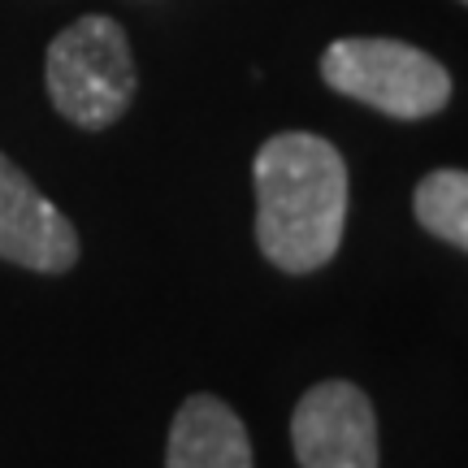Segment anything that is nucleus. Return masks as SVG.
<instances>
[{"mask_svg": "<svg viewBox=\"0 0 468 468\" xmlns=\"http://www.w3.org/2000/svg\"><path fill=\"white\" fill-rule=\"evenodd\" d=\"M44 83L52 109L66 122H74L79 131H109L131 109L139 87L126 31L104 14L69 22L48 44Z\"/></svg>", "mask_w": 468, "mask_h": 468, "instance_id": "obj_2", "label": "nucleus"}, {"mask_svg": "<svg viewBox=\"0 0 468 468\" xmlns=\"http://www.w3.org/2000/svg\"><path fill=\"white\" fill-rule=\"evenodd\" d=\"M300 468H378V417L360 386L317 382L291 417Z\"/></svg>", "mask_w": 468, "mask_h": 468, "instance_id": "obj_4", "label": "nucleus"}, {"mask_svg": "<svg viewBox=\"0 0 468 468\" xmlns=\"http://www.w3.org/2000/svg\"><path fill=\"white\" fill-rule=\"evenodd\" d=\"M256 178V243L282 273H313L335 261L347 221L343 152L308 131H286L261 144Z\"/></svg>", "mask_w": 468, "mask_h": 468, "instance_id": "obj_1", "label": "nucleus"}, {"mask_svg": "<svg viewBox=\"0 0 468 468\" xmlns=\"http://www.w3.org/2000/svg\"><path fill=\"white\" fill-rule=\"evenodd\" d=\"M464 5H468V0H464Z\"/></svg>", "mask_w": 468, "mask_h": 468, "instance_id": "obj_8", "label": "nucleus"}, {"mask_svg": "<svg viewBox=\"0 0 468 468\" xmlns=\"http://www.w3.org/2000/svg\"><path fill=\"white\" fill-rule=\"evenodd\" d=\"M79 230L22 169L0 152V261L31 273L79 265Z\"/></svg>", "mask_w": 468, "mask_h": 468, "instance_id": "obj_5", "label": "nucleus"}, {"mask_svg": "<svg viewBox=\"0 0 468 468\" xmlns=\"http://www.w3.org/2000/svg\"><path fill=\"white\" fill-rule=\"evenodd\" d=\"M165 468H251L248 425L218 395H191L169 425Z\"/></svg>", "mask_w": 468, "mask_h": 468, "instance_id": "obj_6", "label": "nucleus"}, {"mask_svg": "<svg viewBox=\"0 0 468 468\" xmlns=\"http://www.w3.org/2000/svg\"><path fill=\"white\" fill-rule=\"evenodd\" d=\"M417 221L442 243L468 251V169H434L417 186Z\"/></svg>", "mask_w": 468, "mask_h": 468, "instance_id": "obj_7", "label": "nucleus"}, {"mask_svg": "<svg viewBox=\"0 0 468 468\" xmlns=\"http://www.w3.org/2000/svg\"><path fill=\"white\" fill-rule=\"evenodd\" d=\"M321 79L351 101H365L368 109L399 122L434 117L452 101V74L430 52L403 39H338L321 57Z\"/></svg>", "mask_w": 468, "mask_h": 468, "instance_id": "obj_3", "label": "nucleus"}]
</instances>
